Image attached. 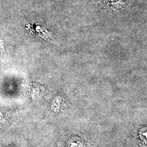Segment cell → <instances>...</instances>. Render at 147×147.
<instances>
[{
    "label": "cell",
    "mask_w": 147,
    "mask_h": 147,
    "mask_svg": "<svg viewBox=\"0 0 147 147\" xmlns=\"http://www.w3.org/2000/svg\"><path fill=\"white\" fill-rule=\"evenodd\" d=\"M3 50H4L3 42V41L0 40V54L3 52Z\"/></svg>",
    "instance_id": "1"
}]
</instances>
